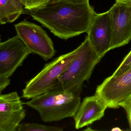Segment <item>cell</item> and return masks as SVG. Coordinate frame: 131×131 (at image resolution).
<instances>
[{"label": "cell", "mask_w": 131, "mask_h": 131, "mask_svg": "<svg viewBox=\"0 0 131 131\" xmlns=\"http://www.w3.org/2000/svg\"><path fill=\"white\" fill-rule=\"evenodd\" d=\"M119 106V107H123L126 112L129 128L131 130V96L122 102Z\"/></svg>", "instance_id": "obj_16"}, {"label": "cell", "mask_w": 131, "mask_h": 131, "mask_svg": "<svg viewBox=\"0 0 131 131\" xmlns=\"http://www.w3.org/2000/svg\"><path fill=\"white\" fill-rule=\"evenodd\" d=\"M116 2H120L131 4V0H116Z\"/></svg>", "instance_id": "obj_19"}, {"label": "cell", "mask_w": 131, "mask_h": 131, "mask_svg": "<svg viewBox=\"0 0 131 131\" xmlns=\"http://www.w3.org/2000/svg\"><path fill=\"white\" fill-rule=\"evenodd\" d=\"M118 128H116L118 129V130H121V129H119V128H118ZM116 130V129H115L114 128L113 129H112V130Z\"/></svg>", "instance_id": "obj_20"}, {"label": "cell", "mask_w": 131, "mask_h": 131, "mask_svg": "<svg viewBox=\"0 0 131 131\" xmlns=\"http://www.w3.org/2000/svg\"><path fill=\"white\" fill-rule=\"evenodd\" d=\"M18 1H20V2H21V1H20V0H18Z\"/></svg>", "instance_id": "obj_21"}, {"label": "cell", "mask_w": 131, "mask_h": 131, "mask_svg": "<svg viewBox=\"0 0 131 131\" xmlns=\"http://www.w3.org/2000/svg\"><path fill=\"white\" fill-rule=\"evenodd\" d=\"M131 67V50L124 58L112 76H118L127 71Z\"/></svg>", "instance_id": "obj_15"}, {"label": "cell", "mask_w": 131, "mask_h": 131, "mask_svg": "<svg viewBox=\"0 0 131 131\" xmlns=\"http://www.w3.org/2000/svg\"><path fill=\"white\" fill-rule=\"evenodd\" d=\"M10 77L6 76H0V95L9 85L10 84Z\"/></svg>", "instance_id": "obj_17"}, {"label": "cell", "mask_w": 131, "mask_h": 131, "mask_svg": "<svg viewBox=\"0 0 131 131\" xmlns=\"http://www.w3.org/2000/svg\"><path fill=\"white\" fill-rule=\"evenodd\" d=\"M108 11L112 25L111 50L125 46L131 40V4L116 2Z\"/></svg>", "instance_id": "obj_8"}, {"label": "cell", "mask_w": 131, "mask_h": 131, "mask_svg": "<svg viewBox=\"0 0 131 131\" xmlns=\"http://www.w3.org/2000/svg\"><path fill=\"white\" fill-rule=\"evenodd\" d=\"M50 0H20L24 9L31 10L41 8L47 4Z\"/></svg>", "instance_id": "obj_14"}, {"label": "cell", "mask_w": 131, "mask_h": 131, "mask_svg": "<svg viewBox=\"0 0 131 131\" xmlns=\"http://www.w3.org/2000/svg\"><path fill=\"white\" fill-rule=\"evenodd\" d=\"M32 53L17 34L0 43V76L12 77L17 68Z\"/></svg>", "instance_id": "obj_7"}, {"label": "cell", "mask_w": 131, "mask_h": 131, "mask_svg": "<svg viewBox=\"0 0 131 131\" xmlns=\"http://www.w3.org/2000/svg\"><path fill=\"white\" fill-rule=\"evenodd\" d=\"M96 95L108 108H116L119 104L131 96V67L118 76L109 77L97 86Z\"/></svg>", "instance_id": "obj_6"}, {"label": "cell", "mask_w": 131, "mask_h": 131, "mask_svg": "<svg viewBox=\"0 0 131 131\" xmlns=\"http://www.w3.org/2000/svg\"><path fill=\"white\" fill-rule=\"evenodd\" d=\"M107 108L105 102L96 94L84 98L73 117L75 128L79 129L100 120Z\"/></svg>", "instance_id": "obj_11"}, {"label": "cell", "mask_w": 131, "mask_h": 131, "mask_svg": "<svg viewBox=\"0 0 131 131\" xmlns=\"http://www.w3.org/2000/svg\"><path fill=\"white\" fill-rule=\"evenodd\" d=\"M17 92L0 95V131H17L26 115Z\"/></svg>", "instance_id": "obj_9"}, {"label": "cell", "mask_w": 131, "mask_h": 131, "mask_svg": "<svg viewBox=\"0 0 131 131\" xmlns=\"http://www.w3.org/2000/svg\"><path fill=\"white\" fill-rule=\"evenodd\" d=\"M77 51V48L45 64L37 75L26 83V86L23 90L22 98L31 99L50 89L58 77L66 70L72 62Z\"/></svg>", "instance_id": "obj_4"}, {"label": "cell", "mask_w": 131, "mask_h": 131, "mask_svg": "<svg viewBox=\"0 0 131 131\" xmlns=\"http://www.w3.org/2000/svg\"><path fill=\"white\" fill-rule=\"evenodd\" d=\"M93 49L102 57L110 51L112 39L111 18L108 11L96 14L87 32Z\"/></svg>", "instance_id": "obj_10"}, {"label": "cell", "mask_w": 131, "mask_h": 131, "mask_svg": "<svg viewBox=\"0 0 131 131\" xmlns=\"http://www.w3.org/2000/svg\"><path fill=\"white\" fill-rule=\"evenodd\" d=\"M23 14L31 16L54 36L66 40L87 33L96 13L89 1L75 3L50 0L41 8L26 10Z\"/></svg>", "instance_id": "obj_1"}, {"label": "cell", "mask_w": 131, "mask_h": 131, "mask_svg": "<svg viewBox=\"0 0 131 131\" xmlns=\"http://www.w3.org/2000/svg\"><path fill=\"white\" fill-rule=\"evenodd\" d=\"M63 1L75 3H85V2H89V0H63Z\"/></svg>", "instance_id": "obj_18"}, {"label": "cell", "mask_w": 131, "mask_h": 131, "mask_svg": "<svg viewBox=\"0 0 131 131\" xmlns=\"http://www.w3.org/2000/svg\"><path fill=\"white\" fill-rule=\"evenodd\" d=\"M62 128L36 123H20L17 131H62Z\"/></svg>", "instance_id": "obj_13"}, {"label": "cell", "mask_w": 131, "mask_h": 131, "mask_svg": "<svg viewBox=\"0 0 131 131\" xmlns=\"http://www.w3.org/2000/svg\"><path fill=\"white\" fill-rule=\"evenodd\" d=\"M24 8L18 0H0V23L1 25L11 23L16 21Z\"/></svg>", "instance_id": "obj_12"}, {"label": "cell", "mask_w": 131, "mask_h": 131, "mask_svg": "<svg viewBox=\"0 0 131 131\" xmlns=\"http://www.w3.org/2000/svg\"><path fill=\"white\" fill-rule=\"evenodd\" d=\"M18 35L32 53L41 57L45 61L56 54L53 42L47 33L40 26L26 19L14 25Z\"/></svg>", "instance_id": "obj_5"}, {"label": "cell", "mask_w": 131, "mask_h": 131, "mask_svg": "<svg viewBox=\"0 0 131 131\" xmlns=\"http://www.w3.org/2000/svg\"><path fill=\"white\" fill-rule=\"evenodd\" d=\"M77 48L75 57L53 86L80 96L83 84L90 79L95 67L102 57L94 50L87 36Z\"/></svg>", "instance_id": "obj_3"}, {"label": "cell", "mask_w": 131, "mask_h": 131, "mask_svg": "<svg viewBox=\"0 0 131 131\" xmlns=\"http://www.w3.org/2000/svg\"><path fill=\"white\" fill-rule=\"evenodd\" d=\"M81 102L80 96L53 86L24 104L37 111L44 122L50 123L73 118Z\"/></svg>", "instance_id": "obj_2"}]
</instances>
